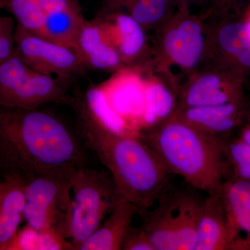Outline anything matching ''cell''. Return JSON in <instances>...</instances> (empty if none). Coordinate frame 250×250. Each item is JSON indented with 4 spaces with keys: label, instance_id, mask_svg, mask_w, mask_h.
Returning <instances> with one entry per match:
<instances>
[{
    "label": "cell",
    "instance_id": "obj_1",
    "mask_svg": "<svg viewBox=\"0 0 250 250\" xmlns=\"http://www.w3.org/2000/svg\"><path fill=\"white\" fill-rule=\"evenodd\" d=\"M77 131L49 112L0 107V164L8 174L27 181L39 174L85 165Z\"/></svg>",
    "mask_w": 250,
    "mask_h": 250
},
{
    "label": "cell",
    "instance_id": "obj_2",
    "mask_svg": "<svg viewBox=\"0 0 250 250\" xmlns=\"http://www.w3.org/2000/svg\"><path fill=\"white\" fill-rule=\"evenodd\" d=\"M71 105L83 146L107 169L118 193L140 213L149 210L167 190L172 174L144 141L123 136L102 121L85 98H74Z\"/></svg>",
    "mask_w": 250,
    "mask_h": 250
},
{
    "label": "cell",
    "instance_id": "obj_3",
    "mask_svg": "<svg viewBox=\"0 0 250 250\" xmlns=\"http://www.w3.org/2000/svg\"><path fill=\"white\" fill-rule=\"evenodd\" d=\"M141 140L171 173L197 190L206 193L220 190L228 178L226 141L203 134L174 117Z\"/></svg>",
    "mask_w": 250,
    "mask_h": 250
},
{
    "label": "cell",
    "instance_id": "obj_4",
    "mask_svg": "<svg viewBox=\"0 0 250 250\" xmlns=\"http://www.w3.org/2000/svg\"><path fill=\"white\" fill-rule=\"evenodd\" d=\"M147 212L141 228L156 250H194L203 199L187 191L167 190Z\"/></svg>",
    "mask_w": 250,
    "mask_h": 250
},
{
    "label": "cell",
    "instance_id": "obj_5",
    "mask_svg": "<svg viewBox=\"0 0 250 250\" xmlns=\"http://www.w3.org/2000/svg\"><path fill=\"white\" fill-rule=\"evenodd\" d=\"M71 186L68 241L78 250L103 224L119 193L111 174L85 165L72 172Z\"/></svg>",
    "mask_w": 250,
    "mask_h": 250
},
{
    "label": "cell",
    "instance_id": "obj_6",
    "mask_svg": "<svg viewBox=\"0 0 250 250\" xmlns=\"http://www.w3.org/2000/svg\"><path fill=\"white\" fill-rule=\"evenodd\" d=\"M74 170L39 174L26 181V225L68 241L72 208L71 174Z\"/></svg>",
    "mask_w": 250,
    "mask_h": 250
},
{
    "label": "cell",
    "instance_id": "obj_7",
    "mask_svg": "<svg viewBox=\"0 0 250 250\" xmlns=\"http://www.w3.org/2000/svg\"><path fill=\"white\" fill-rule=\"evenodd\" d=\"M63 83L31 68L16 48L0 62V107L38 108L47 104H71Z\"/></svg>",
    "mask_w": 250,
    "mask_h": 250
},
{
    "label": "cell",
    "instance_id": "obj_8",
    "mask_svg": "<svg viewBox=\"0 0 250 250\" xmlns=\"http://www.w3.org/2000/svg\"><path fill=\"white\" fill-rule=\"evenodd\" d=\"M14 39L16 51L27 65L62 83L84 65L75 49L36 35L18 23Z\"/></svg>",
    "mask_w": 250,
    "mask_h": 250
},
{
    "label": "cell",
    "instance_id": "obj_9",
    "mask_svg": "<svg viewBox=\"0 0 250 250\" xmlns=\"http://www.w3.org/2000/svg\"><path fill=\"white\" fill-rule=\"evenodd\" d=\"M221 195L228 223L229 248L250 250V182L225 179Z\"/></svg>",
    "mask_w": 250,
    "mask_h": 250
},
{
    "label": "cell",
    "instance_id": "obj_10",
    "mask_svg": "<svg viewBox=\"0 0 250 250\" xmlns=\"http://www.w3.org/2000/svg\"><path fill=\"white\" fill-rule=\"evenodd\" d=\"M45 12L41 37L76 51L85 21L75 0H42ZM77 52V51H76Z\"/></svg>",
    "mask_w": 250,
    "mask_h": 250
},
{
    "label": "cell",
    "instance_id": "obj_11",
    "mask_svg": "<svg viewBox=\"0 0 250 250\" xmlns=\"http://www.w3.org/2000/svg\"><path fill=\"white\" fill-rule=\"evenodd\" d=\"M243 112L241 102L184 108L174 118L206 135L223 139L241 124Z\"/></svg>",
    "mask_w": 250,
    "mask_h": 250
},
{
    "label": "cell",
    "instance_id": "obj_12",
    "mask_svg": "<svg viewBox=\"0 0 250 250\" xmlns=\"http://www.w3.org/2000/svg\"><path fill=\"white\" fill-rule=\"evenodd\" d=\"M139 213L134 204L119 194L103 224L78 250H122L125 236L132 227L133 219Z\"/></svg>",
    "mask_w": 250,
    "mask_h": 250
},
{
    "label": "cell",
    "instance_id": "obj_13",
    "mask_svg": "<svg viewBox=\"0 0 250 250\" xmlns=\"http://www.w3.org/2000/svg\"><path fill=\"white\" fill-rule=\"evenodd\" d=\"M207 195L203 200L194 250H228V223L221 188Z\"/></svg>",
    "mask_w": 250,
    "mask_h": 250
},
{
    "label": "cell",
    "instance_id": "obj_14",
    "mask_svg": "<svg viewBox=\"0 0 250 250\" xmlns=\"http://www.w3.org/2000/svg\"><path fill=\"white\" fill-rule=\"evenodd\" d=\"M25 181L8 174L0 182V250L8 243L24 221Z\"/></svg>",
    "mask_w": 250,
    "mask_h": 250
},
{
    "label": "cell",
    "instance_id": "obj_15",
    "mask_svg": "<svg viewBox=\"0 0 250 250\" xmlns=\"http://www.w3.org/2000/svg\"><path fill=\"white\" fill-rule=\"evenodd\" d=\"M76 51L83 65L98 70L116 67L121 61V56L110 43L96 19L85 22Z\"/></svg>",
    "mask_w": 250,
    "mask_h": 250
},
{
    "label": "cell",
    "instance_id": "obj_16",
    "mask_svg": "<svg viewBox=\"0 0 250 250\" xmlns=\"http://www.w3.org/2000/svg\"><path fill=\"white\" fill-rule=\"evenodd\" d=\"M167 55L180 66L190 68L200 61L204 47V35L200 24L187 20L171 29L164 39Z\"/></svg>",
    "mask_w": 250,
    "mask_h": 250
},
{
    "label": "cell",
    "instance_id": "obj_17",
    "mask_svg": "<svg viewBox=\"0 0 250 250\" xmlns=\"http://www.w3.org/2000/svg\"><path fill=\"white\" fill-rule=\"evenodd\" d=\"M96 20L121 59L133 58L141 52L146 36L141 24L131 15L117 14Z\"/></svg>",
    "mask_w": 250,
    "mask_h": 250
},
{
    "label": "cell",
    "instance_id": "obj_18",
    "mask_svg": "<svg viewBox=\"0 0 250 250\" xmlns=\"http://www.w3.org/2000/svg\"><path fill=\"white\" fill-rule=\"evenodd\" d=\"M233 102H241L239 88L223 82L218 75L209 74L195 81L189 87L184 94L181 110Z\"/></svg>",
    "mask_w": 250,
    "mask_h": 250
},
{
    "label": "cell",
    "instance_id": "obj_19",
    "mask_svg": "<svg viewBox=\"0 0 250 250\" xmlns=\"http://www.w3.org/2000/svg\"><path fill=\"white\" fill-rule=\"evenodd\" d=\"M218 41L233 62L250 69V20L223 26L219 31Z\"/></svg>",
    "mask_w": 250,
    "mask_h": 250
},
{
    "label": "cell",
    "instance_id": "obj_20",
    "mask_svg": "<svg viewBox=\"0 0 250 250\" xmlns=\"http://www.w3.org/2000/svg\"><path fill=\"white\" fill-rule=\"evenodd\" d=\"M74 250L70 241L54 233L37 231L26 225L18 229L4 250Z\"/></svg>",
    "mask_w": 250,
    "mask_h": 250
},
{
    "label": "cell",
    "instance_id": "obj_21",
    "mask_svg": "<svg viewBox=\"0 0 250 250\" xmlns=\"http://www.w3.org/2000/svg\"><path fill=\"white\" fill-rule=\"evenodd\" d=\"M18 24L36 35L41 36L45 12L41 0H4Z\"/></svg>",
    "mask_w": 250,
    "mask_h": 250
},
{
    "label": "cell",
    "instance_id": "obj_22",
    "mask_svg": "<svg viewBox=\"0 0 250 250\" xmlns=\"http://www.w3.org/2000/svg\"><path fill=\"white\" fill-rule=\"evenodd\" d=\"M225 153L229 170L233 177L250 182V146L238 138L225 141Z\"/></svg>",
    "mask_w": 250,
    "mask_h": 250
},
{
    "label": "cell",
    "instance_id": "obj_23",
    "mask_svg": "<svg viewBox=\"0 0 250 250\" xmlns=\"http://www.w3.org/2000/svg\"><path fill=\"white\" fill-rule=\"evenodd\" d=\"M127 6L130 14L140 24H150L159 21L166 11V0H121Z\"/></svg>",
    "mask_w": 250,
    "mask_h": 250
},
{
    "label": "cell",
    "instance_id": "obj_24",
    "mask_svg": "<svg viewBox=\"0 0 250 250\" xmlns=\"http://www.w3.org/2000/svg\"><path fill=\"white\" fill-rule=\"evenodd\" d=\"M145 93L154 113L166 116L170 111L172 106V95L162 85H149Z\"/></svg>",
    "mask_w": 250,
    "mask_h": 250
},
{
    "label": "cell",
    "instance_id": "obj_25",
    "mask_svg": "<svg viewBox=\"0 0 250 250\" xmlns=\"http://www.w3.org/2000/svg\"><path fill=\"white\" fill-rule=\"evenodd\" d=\"M16 24L9 16H0V62H4L14 53V33Z\"/></svg>",
    "mask_w": 250,
    "mask_h": 250
},
{
    "label": "cell",
    "instance_id": "obj_26",
    "mask_svg": "<svg viewBox=\"0 0 250 250\" xmlns=\"http://www.w3.org/2000/svg\"><path fill=\"white\" fill-rule=\"evenodd\" d=\"M123 250H156L147 233L141 227H131L123 241Z\"/></svg>",
    "mask_w": 250,
    "mask_h": 250
},
{
    "label": "cell",
    "instance_id": "obj_27",
    "mask_svg": "<svg viewBox=\"0 0 250 250\" xmlns=\"http://www.w3.org/2000/svg\"><path fill=\"white\" fill-rule=\"evenodd\" d=\"M239 139L250 146V126L243 129L240 135Z\"/></svg>",
    "mask_w": 250,
    "mask_h": 250
},
{
    "label": "cell",
    "instance_id": "obj_28",
    "mask_svg": "<svg viewBox=\"0 0 250 250\" xmlns=\"http://www.w3.org/2000/svg\"><path fill=\"white\" fill-rule=\"evenodd\" d=\"M4 6L5 4L4 0H0V9H1V8L4 7Z\"/></svg>",
    "mask_w": 250,
    "mask_h": 250
},
{
    "label": "cell",
    "instance_id": "obj_29",
    "mask_svg": "<svg viewBox=\"0 0 250 250\" xmlns=\"http://www.w3.org/2000/svg\"><path fill=\"white\" fill-rule=\"evenodd\" d=\"M225 1H228H228H235V0H225Z\"/></svg>",
    "mask_w": 250,
    "mask_h": 250
}]
</instances>
